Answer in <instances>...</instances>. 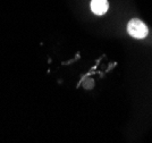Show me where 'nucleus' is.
I'll return each mask as SVG.
<instances>
[{"label": "nucleus", "instance_id": "obj_2", "mask_svg": "<svg viewBox=\"0 0 152 143\" xmlns=\"http://www.w3.org/2000/svg\"><path fill=\"white\" fill-rule=\"evenodd\" d=\"M109 8V4L107 0H92L91 1V10L95 15H104Z\"/></svg>", "mask_w": 152, "mask_h": 143}, {"label": "nucleus", "instance_id": "obj_1", "mask_svg": "<svg viewBox=\"0 0 152 143\" xmlns=\"http://www.w3.org/2000/svg\"><path fill=\"white\" fill-rule=\"evenodd\" d=\"M127 32L134 39H144L149 34V29L141 19L133 18L127 24Z\"/></svg>", "mask_w": 152, "mask_h": 143}]
</instances>
